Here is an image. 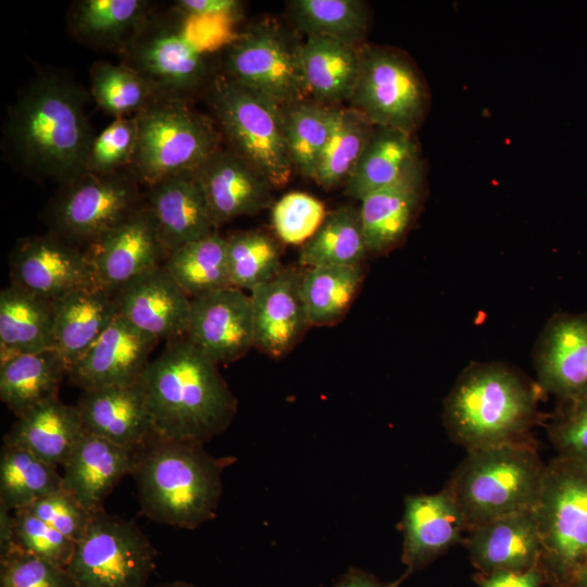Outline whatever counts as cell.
<instances>
[{"label":"cell","instance_id":"cell-32","mask_svg":"<svg viewBox=\"0 0 587 587\" xmlns=\"http://www.w3.org/2000/svg\"><path fill=\"white\" fill-rule=\"evenodd\" d=\"M151 12L146 0H78L70 9L68 27L80 42L121 53Z\"/></svg>","mask_w":587,"mask_h":587},{"label":"cell","instance_id":"cell-33","mask_svg":"<svg viewBox=\"0 0 587 587\" xmlns=\"http://www.w3.org/2000/svg\"><path fill=\"white\" fill-rule=\"evenodd\" d=\"M302 62L314 100L328 107L350 101L360 73V48L326 37L309 36L303 41Z\"/></svg>","mask_w":587,"mask_h":587},{"label":"cell","instance_id":"cell-12","mask_svg":"<svg viewBox=\"0 0 587 587\" xmlns=\"http://www.w3.org/2000/svg\"><path fill=\"white\" fill-rule=\"evenodd\" d=\"M360 73L350 107L375 126L415 134L429 109L427 85L403 52L376 45L360 48Z\"/></svg>","mask_w":587,"mask_h":587},{"label":"cell","instance_id":"cell-6","mask_svg":"<svg viewBox=\"0 0 587 587\" xmlns=\"http://www.w3.org/2000/svg\"><path fill=\"white\" fill-rule=\"evenodd\" d=\"M535 514L546 584L574 587L587 562V466L559 455L551 460Z\"/></svg>","mask_w":587,"mask_h":587},{"label":"cell","instance_id":"cell-5","mask_svg":"<svg viewBox=\"0 0 587 587\" xmlns=\"http://www.w3.org/2000/svg\"><path fill=\"white\" fill-rule=\"evenodd\" d=\"M546 465L528 440L469 450L447 488L472 527L534 510Z\"/></svg>","mask_w":587,"mask_h":587},{"label":"cell","instance_id":"cell-24","mask_svg":"<svg viewBox=\"0 0 587 587\" xmlns=\"http://www.w3.org/2000/svg\"><path fill=\"white\" fill-rule=\"evenodd\" d=\"M85 433L136 451L154 432L140 379L85 389L75 404Z\"/></svg>","mask_w":587,"mask_h":587},{"label":"cell","instance_id":"cell-37","mask_svg":"<svg viewBox=\"0 0 587 587\" xmlns=\"http://www.w3.org/2000/svg\"><path fill=\"white\" fill-rule=\"evenodd\" d=\"M289 15L309 36L330 38L361 48L369 32L370 12L360 0H292Z\"/></svg>","mask_w":587,"mask_h":587},{"label":"cell","instance_id":"cell-40","mask_svg":"<svg viewBox=\"0 0 587 587\" xmlns=\"http://www.w3.org/2000/svg\"><path fill=\"white\" fill-rule=\"evenodd\" d=\"M62 487L58 467L28 450L2 444L0 452V502L15 511L28 508Z\"/></svg>","mask_w":587,"mask_h":587},{"label":"cell","instance_id":"cell-17","mask_svg":"<svg viewBox=\"0 0 587 587\" xmlns=\"http://www.w3.org/2000/svg\"><path fill=\"white\" fill-rule=\"evenodd\" d=\"M113 296L118 315L140 332L166 342L187 335L191 299L163 264L134 278Z\"/></svg>","mask_w":587,"mask_h":587},{"label":"cell","instance_id":"cell-19","mask_svg":"<svg viewBox=\"0 0 587 587\" xmlns=\"http://www.w3.org/2000/svg\"><path fill=\"white\" fill-rule=\"evenodd\" d=\"M158 342L117 315L66 376L82 390L134 384L149 365Z\"/></svg>","mask_w":587,"mask_h":587},{"label":"cell","instance_id":"cell-23","mask_svg":"<svg viewBox=\"0 0 587 587\" xmlns=\"http://www.w3.org/2000/svg\"><path fill=\"white\" fill-rule=\"evenodd\" d=\"M145 202L167 254L217 230L195 172L177 174L146 188Z\"/></svg>","mask_w":587,"mask_h":587},{"label":"cell","instance_id":"cell-36","mask_svg":"<svg viewBox=\"0 0 587 587\" xmlns=\"http://www.w3.org/2000/svg\"><path fill=\"white\" fill-rule=\"evenodd\" d=\"M369 253L359 208L341 205L328 212L300 249L299 263L314 266L361 265Z\"/></svg>","mask_w":587,"mask_h":587},{"label":"cell","instance_id":"cell-38","mask_svg":"<svg viewBox=\"0 0 587 587\" xmlns=\"http://www.w3.org/2000/svg\"><path fill=\"white\" fill-rule=\"evenodd\" d=\"M333 108L310 98L282 105L283 127L294 168L314 179L333 125Z\"/></svg>","mask_w":587,"mask_h":587},{"label":"cell","instance_id":"cell-18","mask_svg":"<svg viewBox=\"0 0 587 587\" xmlns=\"http://www.w3.org/2000/svg\"><path fill=\"white\" fill-rule=\"evenodd\" d=\"M534 364L539 387L559 401L587 395V312L557 313L541 330Z\"/></svg>","mask_w":587,"mask_h":587},{"label":"cell","instance_id":"cell-13","mask_svg":"<svg viewBox=\"0 0 587 587\" xmlns=\"http://www.w3.org/2000/svg\"><path fill=\"white\" fill-rule=\"evenodd\" d=\"M157 550L135 522L102 510L92 515L66 567L76 587H146Z\"/></svg>","mask_w":587,"mask_h":587},{"label":"cell","instance_id":"cell-22","mask_svg":"<svg viewBox=\"0 0 587 587\" xmlns=\"http://www.w3.org/2000/svg\"><path fill=\"white\" fill-rule=\"evenodd\" d=\"M302 272L283 268L274 278L250 291L254 347L265 354H287L311 326L301 292Z\"/></svg>","mask_w":587,"mask_h":587},{"label":"cell","instance_id":"cell-7","mask_svg":"<svg viewBox=\"0 0 587 587\" xmlns=\"http://www.w3.org/2000/svg\"><path fill=\"white\" fill-rule=\"evenodd\" d=\"M135 116L137 146L128 168L145 189L195 172L220 148L218 128L188 101L155 98Z\"/></svg>","mask_w":587,"mask_h":587},{"label":"cell","instance_id":"cell-29","mask_svg":"<svg viewBox=\"0 0 587 587\" xmlns=\"http://www.w3.org/2000/svg\"><path fill=\"white\" fill-rule=\"evenodd\" d=\"M85 435L76 405L54 398L17 416L3 442L24 448L53 466H63Z\"/></svg>","mask_w":587,"mask_h":587},{"label":"cell","instance_id":"cell-50","mask_svg":"<svg viewBox=\"0 0 587 587\" xmlns=\"http://www.w3.org/2000/svg\"><path fill=\"white\" fill-rule=\"evenodd\" d=\"M474 580L478 587H542L546 584L540 567L523 572L497 571L489 574L477 572Z\"/></svg>","mask_w":587,"mask_h":587},{"label":"cell","instance_id":"cell-41","mask_svg":"<svg viewBox=\"0 0 587 587\" xmlns=\"http://www.w3.org/2000/svg\"><path fill=\"white\" fill-rule=\"evenodd\" d=\"M363 276L362 265L305 268L301 292L311 326L338 321L351 304Z\"/></svg>","mask_w":587,"mask_h":587},{"label":"cell","instance_id":"cell-1","mask_svg":"<svg viewBox=\"0 0 587 587\" xmlns=\"http://www.w3.org/2000/svg\"><path fill=\"white\" fill-rule=\"evenodd\" d=\"M87 100L74 78L59 72L38 73L8 110L2 132L7 159L28 177L59 186L86 173L96 136Z\"/></svg>","mask_w":587,"mask_h":587},{"label":"cell","instance_id":"cell-54","mask_svg":"<svg viewBox=\"0 0 587 587\" xmlns=\"http://www.w3.org/2000/svg\"><path fill=\"white\" fill-rule=\"evenodd\" d=\"M574 587H587V562L579 570L574 583Z\"/></svg>","mask_w":587,"mask_h":587},{"label":"cell","instance_id":"cell-34","mask_svg":"<svg viewBox=\"0 0 587 587\" xmlns=\"http://www.w3.org/2000/svg\"><path fill=\"white\" fill-rule=\"evenodd\" d=\"M67 367L54 349L0 361V399L17 417L33 407L58 398Z\"/></svg>","mask_w":587,"mask_h":587},{"label":"cell","instance_id":"cell-3","mask_svg":"<svg viewBox=\"0 0 587 587\" xmlns=\"http://www.w3.org/2000/svg\"><path fill=\"white\" fill-rule=\"evenodd\" d=\"M235 461L213 457L204 444L153 433L135 451L130 474L141 512L163 525L196 529L215 517L222 474Z\"/></svg>","mask_w":587,"mask_h":587},{"label":"cell","instance_id":"cell-39","mask_svg":"<svg viewBox=\"0 0 587 587\" xmlns=\"http://www.w3.org/2000/svg\"><path fill=\"white\" fill-rule=\"evenodd\" d=\"M374 128L358 110L334 107L330 135L313 180L324 189L346 184Z\"/></svg>","mask_w":587,"mask_h":587},{"label":"cell","instance_id":"cell-48","mask_svg":"<svg viewBox=\"0 0 587 587\" xmlns=\"http://www.w3.org/2000/svg\"><path fill=\"white\" fill-rule=\"evenodd\" d=\"M0 587H76L66 569L20 549L0 558Z\"/></svg>","mask_w":587,"mask_h":587},{"label":"cell","instance_id":"cell-8","mask_svg":"<svg viewBox=\"0 0 587 587\" xmlns=\"http://www.w3.org/2000/svg\"><path fill=\"white\" fill-rule=\"evenodd\" d=\"M207 101L228 148L259 168L274 188L286 185L295 171L289 157L282 105L215 74Z\"/></svg>","mask_w":587,"mask_h":587},{"label":"cell","instance_id":"cell-14","mask_svg":"<svg viewBox=\"0 0 587 587\" xmlns=\"http://www.w3.org/2000/svg\"><path fill=\"white\" fill-rule=\"evenodd\" d=\"M11 284L49 301L99 286L87 252L51 233L20 238L9 254Z\"/></svg>","mask_w":587,"mask_h":587},{"label":"cell","instance_id":"cell-25","mask_svg":"<svg viewBox=\"0 0 587 587\" xmlns=\"http://www.w3.org/2000/svg\"><path fill=\"white\" fill-rule=\"evenodd\" d=\"M467 533L464 544L479 573L540 567L541 541L535 509L495 519Z\"/></svg>","mask_w":587,"mask_h":587},{"label":"cell","instance_id":"cell-55","mask_svg":"<svg viewBox=\"0 0 587 587\" xmlns=\"http://www.w3.org/2000/svg\"><path fill=\"white\" fill-rule=\"evenodd\" d=\"M157 587H198L193 584H190V583H186V582H182V580H176V582H171V583H164V584H161Z\"/></svg>","mask_w":587,"mask_h":587},{"label":"cell","instance_id":"cell-21","mask_svg":"<svg viewBox=\"0 0 587 587\" xmlns=\"http://www.w3.org/2000/svg\"><path fill=\"white\" fill-rule=\"evenodd\" d=\"M401 560L408 576L422 570L467 532L465 517L450 490L405 498Z\"/></svg>","mask_w":587,"mask_h":587},{"label":"cell","instance_id":"cell-27","mask_svg":"<svg viewBox=\"0 0 587 587\" xmlns=\"http://www.w3.org/2000/svg\"><path fill=\"white\" fill-rule=\"evenodd\" d=\"M53 305V349L67 370L99 339L118 315L113 294L100 286L75 290Z\"/></svg>","mask_w":587,"mask_h":587},{"label":"cell","instance_id":"cell-26","mask_svg":"<svg viewBox=\"0 0 587 587\" xmlns=\"http://www.w3.org/2000/svg\"><path fill=\"white\" fill-rule=\"evenodd\" d=\"M134 454L133 450L85 433L62 466V487L96 514L104 510L105 499L120 480L132 474Z\"/></svg>","mask_w":587,"mask_h":587},{"label":"cell","instance_id":"cell-9","mask_svg":"<svg viewBox=\"0 0 587 587\" xmlns=\"http://www.w3.org/2000/svg\"><path fill=\"white\" fill-rule=\"evenodd\" d=\"M129 168L109 174L86 172L59 186L43 217L49 233L86 250L145 205V191Z\"/></svg>","mask_w":587,"mask_h":587},{"label":"cell","instance_id":"cell-42","mask_svg":"<svg viewBox=\"0 0 587 587\" xmlns=\"http://www.w3.org/2000/svg\"><path fill=\"white\" fill-rule=\"evenodd\" d=\"M225 238L232 286L250 292L284 268L277 242L264 232L240 230Z\"/></svg>","mask_w":587,"mask_h":587},{"label":"cell","instance_id":"cell-2","mask_svg":"<svg viewBox=\"0 0 587 587\" xmlns=\"http://www.w3.org/2000/svg\"><path fill=\"white\" fill-rule=\"evenodd\" d=\"M217 366L187 336L166 342L140 378L157 435L205 444L229 427L237 400Z\"/></svg>","mask_w":587,"mask_h":587},{"label":"cell","instance_id":"cell-11","mask_svg":"<svg viewBox=\"0 0 587 587\" xmlns=\"http://www.w3.org/2000/svg\"><path fill=\"white\" fill-rule=\"evenodd\" d=\"M302 46L303 41L277 22H259L228 45L222 74L279 105L308 99Z\"/></svg>","mask_w":587,"mask_h":587},{"label":"cell","instance_id":"cell-15","mask_svg":"<svg viewBox=\"0 0 587 587\" xmlns=\"http://www.w3.org/2000/svg\"><path fill=\"white\" fill-rule=\"evenodd\" d=\"M186 336L217 365L243 357L254 347L250 292L229 286L192 299Z\"/></svg>","mask_w":587,"mask_h":587},{"label":"cell","instance_id":"cell-49","mask_svg":"<svg viewBox=\"0 0 587 587\" xmlns=\"http://www.w3.org/2000/svg\"><path fill=\"white\" fill-rule=\"evenodd\" d=\"M25 509L75 542L84 536L93 515L63 487Z\"/></svg>","mask_w":587,"mask_h":587},{"label":"cell","instance_id":"cell-16","mask_svg":"<svg viewBox=\"0 0 587 587\" xmlns=\"http://www.w3.org/2000/svg\"><path fill=\"white\" fill-rule=\"evenodd\" d=\"M97 284L111 294L164 264L167 252L145 205L85 250Z\"/></svg>","mask_w":587,"mask_h":587},{"label":"cell","instance_id":"cell-51","mask_svg":"<svg viewBox=\"0 0 587 587\" xmlns=\"http://www.w3.org/2000/svg\"><path fill=\"white\" fill-rule=\"evenodd\" d=\"M238 0H178L173 8L187 17L221 16L234 18L241 13Z\"/></svg>","mask_w":587,"mask_h":587},{"label":"cell","instance_id":"cell-31","mask_svg":"<svg viewBox=\"0 0 587 587\" xmlns=\"http://www.w3.org/2000/svg\"><path fill=\"white\" fill-rule=\"evenodd\" d=\"M53 349L52 301L10 283L0 291V361Z\"/></svg>","mask_w":587,"mask_h":587},{"label":"cell","instance_id":"cell-45","mask_svg":"<svg viewBox=\"0 0 587 587\" xmlns=\"http://www.w3.org/2000/svg\"><path fill=\"white\" fill-rule=\"evenodd\" d=\"M14 546L24 552L66 569L75 541L34 515L27 509L13 511ZM14 548V549H15Z\"/></svg>","mask_w":587,"mask_h":587},{"label":"cell","instance_id":"cell-46","mask_svg":"<svg viewBox=\"0 0 587 587\" xmlns=\"http://www.w3.org/2000/svg\"><path fill=\"white\" fill-rule=\"evenodd\" d=\"M136 116L114 118L95 136L89 151L87 172L109 174L128 168L137 146Z\"/></svg>","mask_w":587,"mask_h":587},{"label":"cell","instance_id":"cell-4","mask_svg":"<svg viewBox=\"0 0 587 587\" xmlns=\"http://www.w3.org/2000/svg\"><path fill=\"white\" fill-rule=\"evenodd\" d=\"M538 388L498 363L473 364L445 400L444 422L467 451L528 440L538 419Z\"/></svg>","mask_w":587,"mask_h":587},{"label":"cell","instance_id":"cell-47","mask_svg":"<svg viewBox=\"0 0 587 587\" xmlns=\"http://www.w3.org/2000/svg\"><path fill=\"white\" fill-rule=\"evenodd\" d=\"M548 433L559 457L587 466V395L560 401Z\"/></svg>","mask_w":587,"mask_h":587},{"label":"cell","instance_id":"cell-20","mask_svg":"<svg viewBox=\"0 0 587 587\" xmlns=\"http://www.w3.org/2000/svg\"><path fill=\"white\" fill-rule=\"evenodd\" d=\"M195 173L217 228L236 217L258 214L273 202L268 178L229 148L220 147Z\"/></svg>","mask_w":587,"mask_h":587},{"label":"cell","instance_id":"cell-52","mask_svg":"<svg viewBox=\"0 0 587 587\" xmlns=\"http://www.w3.org/2000/svg\"><path fill=\"white\" fill-rule=\"evenodd\" d=\"M409 576L403 575L394 582H382L371 573L350 567L333 587H400Z\"/></svg>","mask_w":587,"mask_h":587},{"label":"cell","instance_id":"cell-44","mask_svg":"<svg viewBox=\"0 0 587 587\" xmlns=\"http://www.w3.org/2000/svg\"><path fill=\"white\" fill-rule=\"evenodd\" d=\"M326 214L322 201L309 193L294 191L274 203L271 220L280 240L302 246L314 235Z\"/></svg>","mask_w":587,"mask_h":587},{"label":"cell","instance_id":"cell-30","mask_svg":"<svg viewBox=\"0 0 587 587\" xmlns=\"http://www.w3.org/2000/svg\"><path fill=\"white\" fill-rule=\"evenodd\" d=\"M423 164L415 134L375 126L345 184L346 191L361 201L367 195L400 182Z\"/></svg>","mask_w":587,"mask_h":587},{"label":"cell","instance_id":"cell-28","mask_svg":"<svg viewBox=\"0 0 587 587\" xmlns=\"http://www.w3.org/2000/svg\"><path fill=\"white\" fill-rule=\"evenodd\" d=\"M425 191L424 164L400 182L376 190L360 202L369 253H384L405 236Z\"/></svg>","mask_w":587,"mask_h":587},{"label":"cell","instance_id":"cell-53","mask_svg":"<svg viewBox=\"0 0 587 587\" xmlns=\"http://www.w3.org/2000/svg\"><path fill=\"white\" fill-rule=\"evenodd\" d=\"M14 548L13 511L0 502V558L8 555Z\"/></svg>","mask_w":587,"mask_h":587},{"label":"cell","instance_id":"cell-43","mask_svg":"<svg viewBox=\"0 0 587 587\" xmlns=\"http://www.w3.org/2000/svg\"><path fill=\"white\" fill-rule=\"evenodd\" d=\"M90 92L98 107L115 118L134 116L157 98L147 80L133 68L107 61L92 64Z\"/></svg>","mask_w":587,"mask_h":587},{"label":"cell","instance_id":"cell-35","mask_svg":"<svg viewBox=\"0 0 587 587\" xmlns=\"http://www.w3.org/2000/svg\"><path fill=\"white\" fill-rule=\"evenodd\" d=\"M163 265L191 300L232 286L226 238L217 230L172 251Z\"/></svg>","mask_w":587,"mask_h":587},{"label":"cell","instance_id":"cell-10","mask_svg":"<svg viewBox=\"0 0 587 587\" xmlns=\"http://www.w3.org/2000/svg\"><path fill=\"white\" fill-rule=\"evenodd\" d=\"M184 18L174 8L172 14L151 12L120 53L122 63L145 78L157 98L189 102L215 76Z\"/></svg>","mask_w":587,"mask_h":587}]
</instances>
